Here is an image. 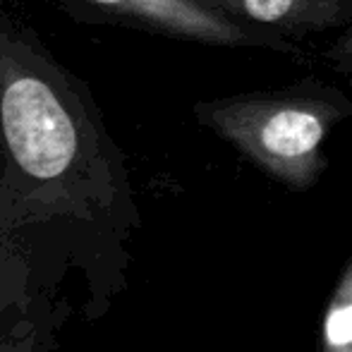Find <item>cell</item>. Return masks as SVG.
I'll list each match as a JSON object with an SVG mask.
<instances>
[{
  "instance_id": "277c9868",
  "label": "cell",
  "mask_w": 352,
  "mask_h": 352,
  "mask_svg": "<svg viewBox=\"0 0 352 352\" xmlns=\"http://www.w3.org/2000/svg\"><path fill=\"white\" fill-rule=\"evenodd\" d=\"M321 352H352V256L326 305L321 321Z\"/></svg>"
},
{
  "instance_id": "5b68a950",
  "label": "cell",
  "mask_w": 352,
  "mask_h": 352,
  "mask_svg": "<svg viewBox=\"0 0 352 352\" xmlns=\"http://www.w3.org/2000/svg\"><path fill=\"white\" fill-rule=\"evenodd\" d=\"M316 58L352 87V22L345 24L338 32V36L316 53Z\"/></svg>"
},
{
  "instance_id": "6da1fadb",
  "label": "cell",
  "mask_w": 352,
  "mask_h": 352,
  "mask_svg": "<svg viewBox=\"0 0 352 352\" xmlns=\"http://www.w3.org/2000/svg\"><path fill=\"white\" fill-rule=\"evenodd\" d=\"M195 118L266 177L309 192L329 168L326 140L352 118V98L309 74L283 87L197 101Z\"/></svg>"
},
{
  "instance_id": "3957f363",
  "label": "cell",
  "mask_w": 352,
  "mask_h": 352,
  "mask_svg": "<svg viewBox=\"0 0 352 352\" xmlns=\"http://www.w3.org/2000/svg\"><path fill=\"white\" fill-rule=\"evenodd\" d=\"M228 19L271 38L283 56L307 60L302 43L352 22V0H204Z\"/></svg>"
},
{
  "instance_id": "7a4b0ae2",
  "label": "cell",
  "mask_w": 352,
  "mask_h": 352,
  "mask_svg": "<svg viewBox=\"0 0 352 352\" xmlns=\"http://www.w3.org/2000/svg\"><path fill=\"white\" fill-rule=\"evenodd\" d=\"M77 24L140 29L146 34L216 48H256L280 53L271 38L216 12L204 0H46Z\"/></svg>"
}]
</instances>
